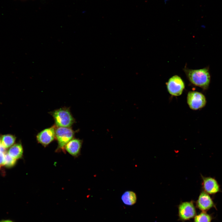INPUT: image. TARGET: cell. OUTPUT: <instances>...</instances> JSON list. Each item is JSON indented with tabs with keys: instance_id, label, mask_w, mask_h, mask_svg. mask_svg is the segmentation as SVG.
I'll return each instance as SVG.
<instances>
[{
	"instance_id": "6da1fadb",
	"label": "cell",
	"mask_w": 222,
	"mask_h": 222,
	"mask_svg": "<svg viewBox=\"0 0 222 222\" xmlns=\"http://www.w3.org/2000/svg\"><path fill=\"white\" fill-rule=\"evenodd\" d=\"M183 70L188 79L192 84L204 90L208 88L211 76L208 67L193 69L185 67Z\"/></svg>"
},
{
	"instance_id": "7a4b0ae2",
	"label": "cell",
	"mask_w": 222,
	"mask_h": 222,
	"mask_svg": "<svg viewBox=\"0 0 222 222\" xmlns=\"http://www.w3.org/2000/svg\"><path fill=\"white\" fill-rule=\"evenodd\" d=\"M51 114L57 127H70L75 122L69 109L60 108L51 112Z\"/></svg>"
},
{
	"instance_id": "3957f363",
	"label": "cell",
	"mask_w": 222,
	"mask_h": 222,
	"mask_svg": "<svg viewBox=\"0 0 222 222\" xmlns=\"http://www.w3.org/2000/svg\"><path fill=\"white\" fill-rule=\"evenodd\" d=\"M74 134V131L70 127H55V137L58 144L56 151L65 152V146L73 138Z\"/></svg>"
},
{
	"instance_id": "277c9868",
	"label": "cell",
	"mask_w": 222,
	"mask_h": 222,
	"mask_svg": "<svg viewBox=\"0 0 222 222\" xmlns=\"http://www.w3.org/2000/svg\"><path fill=\"white\" fill-rule=\"evenodd\" d=\"M187 102L190 109L197 110L204 107L206 104L207 101L205 96L202 93L190 91L187 94Z\"/></svg>"
},
{
	"instance_id": "5b68a950",
	"label": "cell",
	"mask_w": 222,
	"mask_h": 222,
	"mask_svg": "<svg viewBox=\"0 0 222 222\" xmlns=\"http://www.w3.org/2000/svg\"><path fill=\"white\" fill-rule=\"evenodd\" d=\"M185 84L180 77L175 75L171 77L166 83L167 88L169 93L175 96L180 95L184 89Z\"/></svg>"
},
{
	"instance_id": "8992f818",
	"label": "cell",
	"mask_w": 222,
	"mask_h": 222,
	"mask_svg": "<svg viewBox=\"0 0 222 222\" xmlns=\"http://www.w3.org/2000/svg\"><path fill=\"white\" fill-rule=\"evenodd\" d=\"M202 186L203 191L210 195H214L221 191L220 185L216 179L210 176L201 175Z\"/></svg>"
},
{
	"instance_id": "52a82bcc",
	"label": "cell",
	"mask_w": 222,
	"mask_h": 222,
	"mask_svg": "<svg viewBox=\"0 0 222 222\" xmlns=\"http://www.w3.org/2000/svg\"><path fill=\"white\" fill-rule=\"evenodd\" d=\"M56 138L55 127L53 126L42 130L36 136L38 143L44 147L48 146Z\"/></svg>"
},
{
	"instance_id": "ba28073f",
	"label": "cell",
	"mask_w": 222,
	"mask_h": 222,
	"mask_svg": "<svg viewBox=\"0 0 222 222\" xmlns=\"http://www.w3.org/2000/svg\"><path fill=\"white\" fill-rule=\"evenodd\" d=\"M179 214L180 218L187 220L195 216L196 211L192 201L185 202L180 204L179 207Z\"/></svg>"
},
{
	"instance_id": "9c48e42d",
	"label": "cell",
	"mask_w": 222,
	"mask_h": 222,
	"mask_svg": "<svg viewBox=\"0 0 222 222\" xmlns=\"http://www.w3.org/2000/svg\"><path fill=\"white\" fill-rule=\"evenodd\" d=\"M196 205L200 210L204 212L214 207V204L209 194L203 191L199 195Z\"/></svg>"
},
{
	"instance_id": "30bf717a",
	"label": "cell",
	"mask_w": 222,
	"mask_h": 222,
	"mask_svg": "<svg viewBox=\"0 0 222 222\" xmlns=\"http://www.w3.org/2000/svg\"><path fill=\"white\" fill-rule=\"evenodd\" d=\"M82 141L79 139L73 138L65 147V150L73 157L78 156L80 153Z\"/></svg>"
},
{
	"instance_id": "8fae6325",
	"label": "cell",
	"mask_w": 222,
	"mask_h": 222,
	"mask_svg": "<svg viewBox=\"0 0 222 222\" xmlns=\"http://www.w3.org/2000/svg\"><path fill=\"white\" fill-rule=\"evenodd\" d=\"M7 153L16 159L21 158L23 153V149L21 144L18 143L14 144L10 147Z\"/></svg>"
},
{
	"instance_id": "7c38bea8",
	"label": "cell",
	"mask_w": 222,
	"mask_h": 222,
	"mask_svg": "<svg viewBox=\"0 0 222 222\" xmlns=\"http://www.w3.org/2000/svg\"><path fill=\"white\" fill-rule=\"evenodd\" d=\"M121 198L125 204L129 206L134 205L137 201V196L135 193L130 191H125L122 194Z\"/></svg>"
},
{
	"instance_id": "4fadbf2b",
	"label": "cell",
	"mask_w": 222,
	"mask_h": 222,
	"mask_svg": "<svg viewBox=\"0 0 222 222\" xmlns=\"http://www.w3.org/2000/svg\"><path fill=\"white\" fill-rule=\"evenodd\" d=\"M16 139L14 135L11 134H6L1 136V143L4 148H8L13 145Z\"/></svg>"
},
{
	"instance_id": "5bb4252c",
	"label": "cell",
	"mask_w": 222,
	"mask_h": 222,
	"mask_svg": "<svg viewBox=\"0 0 222 222\" xmlns=\"http://www.w3.org/2000/svg\"><path fill=\"white\" fill-rule=\"evenodd\" d=\"M211 220L212 217L210 215L203 212L195 216L194 222H211Z\"/></svg>"
},
{
	"instance_id": "9a60e30c",
	"label": "cell",
	"mask_w": 222,
	"mask_h": 222,
	"mask_svg": "<svg viewBox=\"0 0 222 222\" xmlns=\"http://www.w3.org/2000/svg\"><path fill=\"white\" fill-rule=\"evenodd\" d=\"M16 162V159L11 157L7 153H6L3 165L7 168H11L15 165Z\"/></svg>"
},
{
	"instance_id": "2e32d148",
	"label": "cell",
	"mask_w": 222,
	"mask_h": 222,
	"mask_svg": "<svg viewBox=\"0 0 222 222\" xmlns=\"http://www.w3.org/2000/svg\"><path fill=\"white\" fill-rule=\"evenodd\" d=\"M5 150V148L3 147L1 145H0V165H3L6 153Z\"/></svg>"
},
{
	"instance_id": "e0dca14e",
	"label": "cell",
	"mask_w": 222,
	"mask_h": 222,
	"mask_svg": "<svg viewBox=\"0 0 222 222\" xmlns=\"http://www.w3.org/2000/svg\"><path fill=\"white\" fill-rule=\"evenodd\" d=\"M0 222H14L12 221L8 220H3L0 221Z\"/></svg>"
},
{
	"instance_id": "ac0fdd59",
	"label": "cell",
	"mask_w": 222,
	"mask_h": 222,
	"mask_svg": "<svg viewBox=\"0 0 222 222\" xmlns=\"http://www.w3.org/2000/svg\"><path fill=\"white\" fill-rule=\"evenodd\" d=\"M1 145V136H0V145Z\"/></svg>"
},
{
	"instance_id": "d6986e66",
	"label": "cell",
	"mask_w": 222,
	"mask_h": 222,
	"mask_svg": "<svg viewBox=\"0 0 222 222\" xmlns=\"http://www.w3.org/2000/svg\"></svg>"
}]
</instances>
